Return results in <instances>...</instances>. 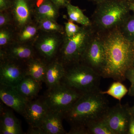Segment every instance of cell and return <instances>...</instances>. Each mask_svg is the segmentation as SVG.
I'll return each instance as SVG.
<instances>
[{
    "mask_svg": "<svg viewBox=\"0 0 134 134\" xmlns=\"http://www.w3.org/2000/svg\"><path fill=\"white\" fill-rule=\"evenodd\" d=\"M105 63L100 76L121 82L134 62V42L122 35L119 28L102 34Z\"/></svg>",
    "mask_w": 134,
    "mask_h": 134,
    "instance_id": "obj_1",
    "label": "cell"
},
{
    "mask_svg": "<svg viewBox=\"0 0 134 134\" xmlns=\"http://www.w3.org/2000/svg\"><path fill=\"white\" fill-rule=\"evenodd\" d=\"M99 90L85 92L63 114L72 126H83L103 116L108 108V102Z\"/></svg>",
    "mask_w": 134,
    "mask_h": 134,
    "instance_id": "obj_2",
    "label": "cell"
},
{
    "mask_svg": "<svg viewBox=\"0 0 134 134\" xmlns=\"http://www.w3.org/2000/svg\"><path fill=\"white\" fill-rule=\"evenodd\" d=\"M130 11L129 3L103 1L93 14L92 26L102 34L119 28L130 15Z\"/></svg>",
    "mask_w": 134,
    "mask_h": 134,
    "instance_id": "obj_3",
    "label": "cell"
},
{
    "mask_svg": "<svg viewBox=\"0 0 134 134\" xmlns=\"http://www.w3.org/2000/svg\"><path fill=\"white\" fill-rule=\"evenodd\" d=\"M100 77L94 70L85 64L76 65L66 70L61 83L85 93L98 90Z\"/></svg>",
    "mask_w": 134,
    "mask_h": 134,
    "instance_id": "obj_4",
    "label": "cell"
},
{
    "mask_svg": "<svg viewBox=\"0 0 134 134\" xmlns=\"http://www.w3.org/2000/svg\"><path fill=\"white\" fill-rule=\"evenodd\" d=\"M83 93L61 83L48 89L43 98L50 110L64 114Z\"/></svg>",
    "mask_w": 134,
    "mask_h": 134,
    "instance_id": "obj_5",
    "label": "cell"
},
{
    "mask_svg": "<svg viewBox=\"0 0 134 134\" xmlns=\"http://www.w3.org/2000/svg\"><path fill=\"white\" fill-rule=\"evenodd\" d=\"M90 27H82L74 36L65 40L61 51V62L65 64H76L82 59L84 53L93 36L92 29Z\"/></svg>",
    "mask_w": 134,
    "mask_h": 134,
    "instance_id": "obj_6",
    "label": "cell"
},
{
    "mask_svg": "<svg viewBox=\"0 0 134 134\" xmlns=\"http://www.w3.org/2000/svg\"><path fill=\"white\" fill-rule=\"evenodd\" d=\"M132 117L130 108L120 103L111 108L109 107L103 116L114 134H127Z\"/></svg>",
    "mask_w": 134,
    "mask_h": 134,
    "instance_id": "obj_7",
    "label": "cell"
},
{
    "mask_svg": "<svg viewBox=\"0 0 134 134\" xmlns=\"http://www.w3.org/2000/svg\"><path fill=\"white\" fill-rule=\"evenodd\" d=\"M81 60L100 76L105 63L104 48L101 36H92Z\"/></svg>",
    "mask_w": 134,
    "mask_h": 134,
    "instance_id": "obj_8",
    "label": "cell"
},
{
    "mask_svg": "<svg viewBox=\"0 0 134 134\" xmlns=\"http://www.w3.org/2000/svg\"><path fill=\"white\" fill-rule=\"evenodd\" d=\"M50 109L43 99L30 100L28 102L23 116L30 128H39Z\"/></svg>",
    "mask_w": 134,
    "mask_h": 134,
    "instance_id": "obj_9",
    "label": "cell"
},
{
    "mask_svg": "<svg viewBox=\"0 0 134 134\" xmlns=\"http://www.w3.org/2000/svg\"><path fill=\"white\" fill-rule=\"evenodd\" d=\"M25 76L24 69L10 60H4L1 63V85L16 87Z\"/></svg>",
    "mask_w": 134,
    "mask_h": 134,
    "instance_id": "obj_10",
    "label": "cell"
},
{
    "mask_svg": "<svg viewBox=\"0 0 134 134\" xmlns=\"http://www.w3.org/2000/svg\"><path fill=\"white\" fill-rule=\"evenodd\" d=\"M0 98L5 105L23 115L30 100L19 93L16 87L0 85Z\"/></svg>",
    "mask_w": 134,
    "mask_h": 134,
    "instance_id": "obj_11",
    "label": "cell"
},
{
    "mask_svg": "<svg viewBox=\"0 0 134 134\" xmlns=\"http://www.w3.org/2000/svg\"><path fill=\"white\" fill-rule=\"evenodd\" d=\"M63 119L62 113L50 110L38 128L43 134H67L63 126Z\"/></svg>",
    "mask_w": 134,
    "mask_h": 134,
    "instance_id": "obj_12",
    "label": "cell"
},
{
    "mask_svg": "<svg viewBox=\"0 0 134 134\" xmlns=\"http://www.w3.org/2000/svg\"><path fill=\"white\" fill-rule=\"evenodd\" d=\"M1 109L0 133L23 134L19 121L13 113L10 110H5L2 107Z\"/></svg>",
    "mask_w": 134,
    "mask_h": 134,
    "instance_id": "obj_13",
    "label": "cell"
},
{
    "mask_svg": "<svg viewBox=\"0 0 134 134\" xmlns=\"http://www.w3.org/2000/svg\"><path fill=\"white\" fill-rule=\"evenodd\" d=\"M66 72L64 65L61 62L54 61L48 64L44 81L48 89L61 83Z\"/></svg>",
    "mask_w": 134,
    "mask_h": 134,
    "instance_id": "obj_14",
    "label": "cell"
},
{
    "mask_svg": "<svg viewBox=\"0 0 134 134\" xmlns=\"http://www.w3.org/2000/svg\"><path fill=\"white\" fill-rule=\"evenodd\" d=\"M41 83L31 77L25 76L16 88L23 97L30 100L37 95L41 88Z\"/></svg>",
    "mask_w": 134,
    "mask_h": 134,
    "instance_id": "obj_15",
    "label": "cell"
},
{
    "mask_svg": "<svg viewBox=\"0 0 134 134\" xmlns=\"http://www.w3.org/2000/svg\"><path fill=\"white\" fill-rule=\"evenodd\" d=\"M47 65L40 59H30L28 60L24 69L25 76L31 77L40 82H44Z\"/></svg>",
    "mask_w": 134,
    "mask_h": 134,
    "instance_id": "obj_16",
    "label": "cell"
},
{
    "mask_svg": "<svg viewBox=\"0 0 134 134\" xmlns=\"http://www.w3.org/2000/svg\"><path fill=\"white\" fill-rule=\"evenodd\" d=\"M59 44L58 39L55 36H46L38 43L37 48L43 57L50 59L55 55Z\"/></svg>",
    "mask_w": 134,
    "mask_h": 134,
    "instance_id": "obj_17",
    "label": "cell"
},
{
    "mask_svg": "<svg viewBox=\"0 0 134 134\" xmlns=\"http://www.w3.org/2000/svg\"><path fill=\"white\" fill-rule=\"evenodd\" d=\"M14 11L15 19L19 26L28 23L30 19V12L26 0H15Z\"/></svg>",
    "mask_w": 134,
    "mask_h": 134,
    "instance_id": "obj_18",
    "label": "cell"
},
{
    "mask_svg": "<svg viewBox=\"0 0 134 134\" xmlns=\"http://www.w3.org/2000/svg\"><path fill=\"white\" fill-rule=\"evenodd\" d=\"M66 7L70 20L85 27L92 26L91 21L79 7L72 5L70 3Z\"/></svg>",
    "mask_w": 134,
    "mask_h": 134,
    "instance_id": "obj_19",
    "label": "cell"
},
{
    "mask_svg": "<svg viewBox=\"0 0 134 134\" xmlns=\"http://www.w3.org/2000/svg\"><path fill=\"white\" fill-rule=\"evenodd\" d=\"M88 134H114L108 126L103 116L91 121L85 126Z\"/></svg>",
    "mask_w": 134,
    "mask_h": 134,
    "instance_id": "obj_20",
    "label": "cell"
},
{
    "mask_svg": "<svg viewBox=\"0 0 134 134\" xmlns=\"http://www.w3.org/2000/svg\"><path fill=\"white\" fill-rule=\"evenodd\" d=\"M7 56L11 60H25L33 58V50L31 47L25 46H15L10 49Z\"/></svg>",
    "mask_w": 134,
    "mask_h": 134,
    "instance_id": "obj_21",
    "label": "cell"
},
{
    "mask_svg": "<svg viewBox=\"0 0 134 134\" xmlns=\"http://www.w3.org/2000/svg\"><path fill=\"white\" fill-rule=\"evenodd\" d=\"M56 7L52 2H44L38 8L37 14L39 20L49 19L55 21L58 15Z\"/></svg>",
    "mask_w": 134,
    "mask_h": 134,
    "instance_id": "obj_22",
    "label": "cell"
},
{
    "mask_svg": "<svg viewBox=\"0 0 134 134\" xmlns=\"http://www.w3.org/2000/svg\"><path fill=\"white\" fill-rule=\"evenodd\" d=\"M99 92L102 94H107L120 101L128 92L129 90L121 82L117 81L113 83L107 90Z\"/></svg>",
    "mask_w": 134,
    "mask_h": 134,
    "instance_id": "obj_23",
    "label": "cell"
},
{
    "mask_svg": "<svg viewBox=\"0 0 134 134\" xmlns=\"http://www.w3.org/2000/svg\"><path fill=\"white\" fill-rule=\"evenodd\" d=\"M119 29L125 38L130 41L134 42V14L130 15Z\"/></svg>",
    "mask_w": 134,
    "mask_h": 134,
    "instance_id": "obj_24",
    "label": "cell"
},
{
    "mask_svg": "<svg viewBox=\"0 0 134 134\" xmlns=\"http://www.w3.org/2000/svg\"><path fill=\"white\" fill-rule=\"evenodd\" d=\"M40 21V27L44 31L48 32H58L62 31L61 26L54 20L44 19Z\"/></svg>",
    "mask_w": 134,
    "mask_h": 134,
    "instance_id": "obj_25",
    "label": "cell"
},
{
    "mask_svg": "<svg viewBox=\"0 0 134 134\" xmlns=\"http://www.w3.org/2000/svg\"><path fill=\"white\" fill-rule=\"evenodd\" d=\"M37 31V28L33 25L26 26L20 33L19 36V40L24 41L31 39L36 35Z\"/></svg>",
    "mask_w": 134,
    "mask_h": 134,
    "instance_id": "obj_26",
    "label": "cell"
},
{
    "mask_svg": "<svg viewBox=\"0 0 134 134\" xmlns=\"http://www.w3.org/2000/svg\"><path fill=\"white\" fill-rule=\"evenodd\" d=\"M82 28L70 20L65 24V30L66 37L69 38L74 36L80 31Z\"/></svg>",
    "mask_w": 134,
    "mask_h": 134,
    "instance_id": "obj_27",
    "label": "cell"
},
{
    "mask_svg": "<svg viewBox=\"0 0 134 134\" xmlns=\"http://www.w3.org/2000/svg\"><path fill=\"white\" fill-rule=\"evenodd\" d=\"M126 79H128L130 82V86L129 90V96H134V71L130 69L126 74Z\"/></svg>",
    "mask_w": 134,
    "mask_h": 134,
    "instance_id": "obj_28",
    "label": "cell"
},
{
    "mask_svg": "<svg viewBox=\"0 0 134 134\" xmlns=\"http://www.w3.org/2000/svg\"><path fill=\"white\" fill-rule=\"evenodd\" d=\"M10 36L9 32L5 30H1L0 31V45H6L9 42Z\"/></svg>",
    "mask_w": 134,
    "mask_h": 134,
    "instance_id": "obj_29",
    "label": "cell"
},
{
    "mask_svg": "<svg viewBox=\"0 0 134 134\" xmlns=\"http://www.w3.org/2000/svg\"><path fill=\"white\" fill-rule=\"evenodd\" d=\"M68 134H88L86 127L83 126H72Z\"/></svg>",
    "mask_w": 134,
    "mask_h": 134,
    "instance_id": "obj_30",
    "label": "cell"
},
{
    "mask_svg": "<svg viewBox=\"0 0 134 134\" xmlns=\"http://www.w3.org/2000/svg\"><path fill=\"white\" fill-rule=\"evenodd\" d=\"M10 21V18L7 14L1 12L0 14V26L2 27L7 25Z\"/></svg>",
    "mask_w": 134,
    "mask_h": 134,
    "instance_id": "obj_31",
    "label": "cell"
},
{
    "mask_svg": "<svg viewBox=\"0 0 134 134\" xmlns=\"http://www.w3.org/2000/svg\"><path fill=\"white\" fill-rule=\"evenodd\" d=\"M52 2L57 7H66L69 3V0H51Z\"/></svg>",
    "mask_w": 134,
    "mask_h": 134,
    "instance_id": "obj_32",
    "label": "cell"
},
{
    "mask_svg": "<svg viewBox=\"0 0 134 134\" xmlns=\"http://www.w3.org/2000/svg\"><path fill=\"white\" fill-rule=\"evenodd\" d=\"M8 0H0V9L2 11L8 8Z\"/></svg>",
    "mask_w": 134,
    "mask_h": 134,
    "instance_id": "obj_33",
    "label": "cell"
},
{
    "mask_svg": "<svg viewBox=\"0 0 134 134\" xmlns=\"http://www.w3.org/2000/svg\"><path fill=\"white\" fill-rule=\"evenodd\" d=\"M127 134H134V117L133 116L130 123Z\"/></svg>",
    "mask_w": 134,
    "mask_h": 134,
    "instance_id": "obj_34",
    "label": "cell"
},
{
    "mask_svg": "<svg viewBox=\"0 0 134 134\" xmlns=\"http://www.w3.org/2000/svg\"><path fill=\"white\" fill-rule=\"evenodd\" d=\"M129 7L130 11H132L134 14V0L129 3Z\"/></svg>",
    "mask_w": 134,
    "mask_h": 134,
    "instance_id": "obj_35",
    "label": "cell"
},
{
    "mask_svg": "<svg viewBox=\"0 0 134 134\" xmlns=\"http://www.w3.org/2000/svg\"><path fill=\"white\" fill-rule=\"evenodd\" d=\"M130 111L132 116L134 117V104L132 108H130Z\"/></svg>",
    "mask_w": 134,
    "mask_h": 134,
    "instance_id": "obj_36",
    "label": "cell"
},
{
    "mask_svg": "<svg viewBox=\"0 0 134 134\" xmlns=\"http://www.w3.org/2000/svg\"><path fill=\"white\" fill-rule=\"evenodd\" d=\"M93 1H95L99 2L100 3L102 2L104 0H93Z\"/></svg>",
    "mask_w": 134,
    "mask_h": 134,
    "instance_id": "obj_37",
    "label": "cell"
},
{
    "mask_svg": "<svg viewBox=\"0 0 134 134\" xmlns=\"http://www.w3.org/2000/svg\"><path fill=\"white\" fill-rule=\"evenodd\" d=\"M131 69L134 71V62L133 63V65H132V68H131Z\"/></svg>",
    "mask_w": 134,
    "mask_h": 134,
    "instance_id": "obj_38",
    "label": "cell"
},
{
    "mask_svg": "<svg viewBox=\"0 0 134 134\" xmlns=\"http://www.w3.org/2000/svg\"><path fill=\"white\" fill-rule=\"evenodd\" d=\"M133 1V0H129L130 1Z\"/></svg>",
    "mask_w": 134,
    "mask_h": 134,
    "instance_id": "obj_39",
    "label": "cell"
}]
</instances>
